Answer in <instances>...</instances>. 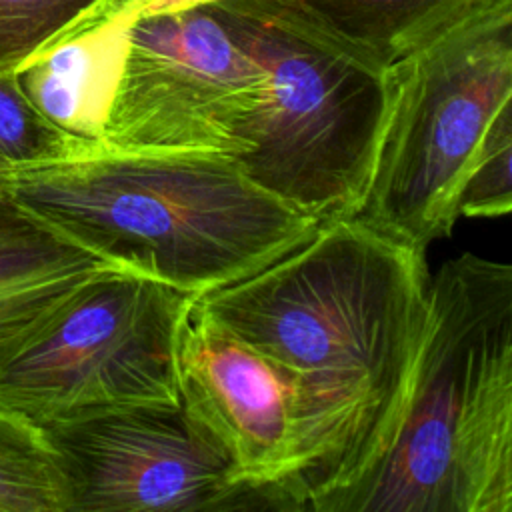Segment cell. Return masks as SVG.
<instances>
[{"mask_svg":"<svg viewBox=\"0 0 512 512\" xmlns=\"http://www.w3.org/2000/svg\"><path fill=\"white\" fill-rule=\"evenodd\" d=\"M426 254L336 218L266 268L194 298L288 390L280 510L330 512L388 446L426 316Z\"/></svg>","mask_w":512,"mask_h":512,"instance_id":"obj_1","label":"cell"},{"mask_svg":"<svg viewBox=\"0 0 512 512\" xmlns=\"http://www.w3.org/2000/svg\"><path fill=\"white\" fill-rule=\"evenodd\" d=\"M0 196L112 266L194 298L266 268L320 224L224 152L98 148L10 170Z\"/></svg>","mask_w":512,"mask_h":512,"instance_id":"obj_2","label":"cell"},{"mask_svg":"<svg viewBox=\"0 0 512 512\" xmlns=\"http://www.w3.org/2000/svg\"><path fill=\"white\" fill-rule=\"evenodd\" d=\"M330 512H512V266L472 252L426 286L392 438Z\"/></svg>","mask_w":512,"mask_h":512,"instance_id":"obj_3","label":"cell"},{"mask_svg":"<svg viewBox=\"0 0 512 512\" xmlns=\"http://www.w3.org/2000/svg\"><path fill=\"white\" fill-rule=\"evenodd\" d=\"M264 70L236 162L260 188L320 224L356 212L388 106V66L290 0L208 4Z\"/></svg>","mask_w":512,"mask_h":512,"instance_id":"obj_4","label":"cell"},{"mask_svg":"<svg viewBox=\"0 0 512 512\" xmlns=\"http://www.w3.org/2000/svg\"><path fill=\"white\" fill-rule=\"evenodd\" d=\"M510 106L512 0H482L388 66L380 142L352 218L426 254L452 234L480 144Z\"/></svg>","mask_w":512,"mask_h":512,"instance_id":"obj_5","label":"cell"},{"mask_svg":"<svg viewBox=\"0 0 512 512\" xmlns=\"http://www.w3.org/2000/svg\"><path fill=\"white\" fill-rule=\"evenodd\" d=\"M194 296L108 268L0 362V410L46 424L84 410L178 402L176 344Z\"/></svg>","mask_w":512,"mask_h":512,"instance_id":"obj_6","label":"cell"},{"mask_svg":"<svg viewBox=\"0 0 512 512\" xmlns=\"http://www.w3.org/2000/svg\"><path fill=\"white\" fill-rule=\"evenodd\" d=\"M126 20V50L102 146L234 156L238 132L262 98L260 64L210 6Z\"/></svg>","mask_w":512,"mask_h":512,"instance_id":"obj_7","label":"cell"},{"mask_svg":"<svg viewBox=\"0 0 512 512\" xmlns=\"http://www.w3.org/2000/svg\"><path fill=\"white\" fill-rule=\"evenodd\" d=\"M70 488V512L266 508L178 402L84 410L40 424Z\"/></svg>","mask_w":512,"mask_h":512,"instance_id":"obj_8","label":"cell"},{"mask_svg":"<svg viewBox=\"0 0 512 512\" xmlns=\"http://www.w3.org/2000/svg\"><path fill=\"white\" fill-rule=\"evenodd\" d=\"M176 378L184 408L224 450L238 480L266 508L280 510L292 460V414L274 368L192 300L178 332Z\"/></svg>","mask_w":512,"mask_h":512,"instance_id":"obj_9","label":"cell"},{"mask_svg":"<svg viewBox=\"0 0 512 512\" xmlns=\"http://www.w3.org/2000/svg\"><path fill=\"white\" fill-rule=\"evenodd\" d=\"M108 268L116 266L0 196V362Z\"/></svg>","mask_w":512,"mask_h":512,"instance_id":"obj_10","label":"cell"},{"mask_svg":"<svg viewBox=\"0 0 512 512\" xmlns=\"http://www.w3.org/2000/svg\"><path fill=\"white\" fill-rule=\"evenodd\" d=\"M126 24L122 16L84 20L16 70L30 102L80 142L102 146L126 50Z\"/></svg>","mask_w":512,"mask_h":512,"instance_id":"obj_11","label":"cell"},{"mask_svg":"<svg viewBox=\"0 0 512 512\" xmlns=\"http://www.w3.org/2000/svg\"><path fill=\"white\" fill-rule=\"evenodd\" d=\"M330 32L390 66L482 0H290Z\"/></svg>","mask_w":512,"mask_h":512,"instance_id":"obj_12","label":"cell"},{"mask_svg":"<svg viewBox=\"0 0 512 512\" xmlns=\"http://www.w3.org/2000/svg\"><path fill=\"white\" fill-rule=\"evenodd\" d=\"M70 488L40 424L0 410V512H70Z\"/></svg>","mask_w":512,"mask_h":512,"instance_id":"obj_13","label":"cell"},{"mask_svg":"<svg viewBox=\"0 0 512 512\" xmlns=\"http://www.w3.org/2000/svg\"><path fill=\"white\" fill-rule=\"evenodd\" d=\"M98 148L104 146L80 142L54 126L24 94L16 72H0V176Z\"/></svg>","mask_w":512,"mask_h":512,"instance_id":"obj_14","label":"cell"},{"mask_svg":"<svg viewBox=\"0 0 512 512\" xmlns=\"http://www.w3.org/2000/svg\"><path fill=\"white\" fill-rule=\"evenodd\" d=\"M108 0H0V72H16Z\"/></svg>","mask_w":512,"mask_h":512,"instance_id":"obj_15","label":"cell"},{"mask_svg":"<svg viewBox=\"0 0 512 512\" xmlns=\"http://www.w3.org/2000/svg\"><path fill=\"white\" fill-rule=\"evenodd\" d=\"M512 208V106L504 108L484 136L460 192L458 214L494 218Z\"/></svg>","mask_w":512,"mask_h":512,"instance_id":"obj_16","label":"cell"},{"mask_svg":"<svg viewBox=\"0 0 512 512\" xmlns=\"http://www.w3.org/2000/svg\"><path fill=\"white\" fill-rule=\"evenodd\" d=\"M224 0H142L138 6H134L130 12L122 14L124 18L140 16V14H156V12H174V10H186V8H198L208 6Z\"/></svg>","mask_w":512,"mask_h":512,"instance_id":"obj_17","label":"cell"},{"mask_svg":"<svg viewBox=\"0 0 512 512\" xmlns=\"http://www.w3.org/2000/svg\"><path fill=\"white\" fill-rule=\"evenodd\" d=\"M142 0H108L96 14H92L86 20H104V18H114L130 12L134 6H138ZM84 22V20H82Z\"/></svg>","mask_w":512,"mask_h":512,"instance_id":"obj_18","label":"cell"}]
</instances>
